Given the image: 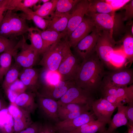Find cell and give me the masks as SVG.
Wrapping results in <instances>:
<instances>
[{"mask_svg":"<svg viewBox=\"0 0 133 133\" xmlns=\"http://www.w3.org/2000/svg\"><path fill=\"white\" fill-rule=\"evenodd\" d=\"M105 75L104 65L95 51L82 62L74 82L77 86L92 94L99 89Z\"/></svg>","mask_w":133,"mask_h":133,"instance_id":"6da1fadb","label":"cell"},{"mask_svg":"<svg viewBox=\"0 0 133 133\" xmlns=\"http://www.w3.org/2000/svg\"><path fill=\"white\" fill-rule=\"evenodd\" d=\"M66 36L51 46L41 54L38 65L52 71H57L60 64L71 50Z\"/></svg>","mask_w":133,"mask_h":133,"instance_id":"7a4b0ae2","label":"cell"},{"mask_svg":"<svg viewBox=\"0 0 133 133\" xmlns=\"http://www.w3.org/2000/svg\"><path fill=\"white\" fill-rule=\"evenodd\" d=\"M26 19L13 11L6 12L0 24V36L13 39L28 32L30 27Z\"/></svg>","mask_w":133,"mask_h":133,"instance_id":"3957f363","label":"cell"},{"mask_svg":"<svg viewBox=\"0 0 133 133\" xmlns=\"http://www.w3.org/2000/svg\"><path fill=\"white\" fill-rule=\"evenodd\" d=\"M112 35L108 31H101L95 48L96 52L103 65L109 67H112L111 60L113 54L116 50L115 46L116 42Z\"/></svg>","mask_w":133,"mask_h":133,"instance_id":"277c9868","label":"cell"},{"mask_svg":"<svg viewBox=\"0 0 133 133\" xmlns=\"http://www.w3.org/2000/svg\"><path fill=\"white\" fill-rule=\"evenodd\" d=\"M85 15L91 18L96 28L100 31H108L112 35L118 33L122 27L123 17L115 13H86Z\"/></svg>","mask_w":133,"mask_h":133,"instance_id":"5b68a950","label":"cell"},{"mask_svg":"<svg viewBox=\"0 0 133 133\" xmlns=\"http://www.w3.org/2000/svg\"><path fill=\"white\" fill-rule=\"evenodd\" d=\"M101 31L96 28L73 48L74 54L82 62L95 51L97 41Z\"/></svg>","mask_w":133,"mask_h":133,"instance_id":"8992f818","label":"cell"},{"mask_svg":"<svg viewBox=\"0 0 133 133\" xmlns=\"http://www.w3.org/2000/svg\"><path fill=\"white\" fill-rule=\"evenodd\" d=\"M94 100L92 94L75 84L70 88L64 95L57 101L59 104L74 103L89 105L91 107Z\"/></svg>","mask_w":133,"mask_h":133,"instance_id":"52a82bcc","label":"cell"},{"mask_svg":"<svg viewBox=\"0 0 133 133\" xmlns=\"http://www.w3.org/2000/svg\"><path fill=\"white\" fill-rule=\"evenodd\" d=\"M75 84L74 81L61 80L53 85H40L36 95L57 101L64 95L70 88Z\"/></svg>","mask_w":133,"mask_h":133,"instance_id":"ba28073f","label":"cell"},{"mask_svg":"<svg viewBox=\"0 0 133 133\" xmlns=\"http://www.w3.org/2000/svg\"><path fill=\"white\" fill-rule=\"evenodd\" d=\"M81 62L70 50L57 70L60 75L61 80L74 81Z\"/></svg>","mask_w":133,"mask_h":133,"instance_id":"9c48e42d","label":"cell"},{"mask_svg":"<svg viewBox=\"0 0 133 133\" xmlns=\"http://www.w3.org/2000/svg\"><path fill=\"white\" fill-rule=\"evenodd\" d=\"M20 49L13 57L15 63L23 68L33 67L39 60L40 55L26 40Z\"/></svg>","mask_w":133,"mask_h":133,"instance_id":"30bf717a","label":"cell"},{"mask_svg":"<svg viewBox=\"0 0 133 133\" xmlns=\"http://www.w3.org/2000/svg\"><path fill=\"white\" fill-rule=\"evenodd\" d=\"M118 106L101 98L94 100L91 108L97 120L107 124L110 122L112 115L115 109Z\"/></svg>","mask_w":133,"mask_h":133,"instance_id":"8fae6325","label":"cell"},{"mask_svg":"<svg viewBox=\"0 0 133 133\" xmlns=\"http://www.w3.org/2000/svg\"><path fill=\"white\" fill-rule=\"evenodd\" d=\"M96 117L92 110L82 114L71 119L60 121L54 126L56 132H72L83 125L96 120Z\"/></svg>","mask_w":133,"mask_h":133,"instance_id":"7c38bea8","label":"cell"},{"mask_svg":"<svg viewBox=\"0 0 133 133\" xmlns=\"http://www.w3.org/2000/svg\"><path fill=\"white\" fill-rule=\"evenodd\" d=\"M89 4L88 0H80L70 12L67 27L64 32L68 37L83 20L87 13Z\"/></svg>","mask_w":133,"mask_h":133,"instance_id":"4fadbf2b","label":"cell"},{"mask_svg":"<svg viewBox=\"0 0 133 133\" xmlns=\"http://www.w3.org/2000/svg\"><path fill=\"white\" fill-rule=\"evenodd\" d=\"M96 28L91 18L85 15L80 24L68 37V41L70 47H75L82 39L91 33Z\"/></svg>","mask_w":133,"mask_h":133,"instance_id":"5bb4252c","label":"cell"},{"mask_svg":"<svg viewBox=\"0 0 133 133\" xmlns=\"http://www.w3.org/2000/svg\"><path fill=\"white\" fill-rule=\"evenodd\" d=\"M91 110L89 105L74 103L58 104V115L61 121L74 118L81 114Z\"/></svg>","mask_w":133,"mask_h":133,"instance_id":"9a60e30c","label":"cell"},{"mask_svg":"<svg viewBox=\"0 0 133 133\" xmlns=\"http://www.w3.org/2000/svg\"><path fill=\"white\" fill-rule=\"evenodd\" d=\"M40 72V70L33 67L21 70L18 78L26 87L27 91L36 94L39 86Z\"/></svg>","mask_w":133,"mask_h":133,"instance_id":"2e32d148","label":"cell"},{"mask_svg":"<svg viewBox=\"0 0 133 133\" xmlns=\"http://www.w3.org/2000/svg\"><path fill=\"white\" fill-rule=\"evenodd\" d=\"M104 78L118 87H124L133 84V72L131 69H120L108 73Z\"/></svg>","mask_w":133,"mask_h":133,"instance_id":"e0dca14e","label":"cell"},{"mask_svg":"<svg viewBox=\"0 0 133 133\" xmlns=\"http://www.w3.org/2000/svg\"><path fill=\"white\" fill-rule=\"evenodd\" d=\"M36 96L38 98L39 108L44 115L51 120L57 122H59L58 104L57 101L48 98Z\"/></svg>","mask_w":133,"mask_h":133,"instance_id":"ac0fdd59","label":"cell"},{"mask_svg":"<svg viewBox=\"0 0 133 133\" xmlns=\"http://www.w3.org/2000/svg\"><path fill=\"white\" fill-rule=\"evenodd\" d=\"M24 36L16 45L12 49L5 51L0 55V82L3 78L11 66L12 57L20 49L26 41Z\"/></svg>","mask_w":133,"mask_h":133,"instance_id":"d6986e66","label":"cell"},{"mask_svg":"<svg viewBox=\"0 0 133 133\" xmlns=\"http://www.w3.org/2000/svg\"><path fill=\"white\" fill-rule=\"evenodd\" d=\"M35 93L26 91L19 95L15 104L18 107L30 114L34 113L37 106L35 100Z\"/></svg>","mask_w":133,"mask_h":133,"instance_id":"ffe728a7","label":"cell"},{"mask_svg":"<svg viewBox=\"0 0 133 133\" xmlns=\"http://www.w3.org/2000/svg\"><path fill=\"white\" fill-rule=\"evenodd\" d=\"M70 16V13L54 14L53 17L50 20L46 29L59 32H64L67 27Z\"/></svg>","mask_w":133,"mask_h":133,"instance_id":"44dd1931","label":"cell"},{"mask_svg":"<svg viewBox=\"0 0 133 133\" xmlns=\"http://www.w3.org/2000/svg\"><path fill=\"white\" fill-rule=\"evenodd\" d=\"M40 33L43 43L41 54L52 45L67 36L65 32H59L48 29L41 30Z\"/></svg>","mask_w":133,"mask_h":133,"instance_id":"7402d4cb","label":"cell"},{"mask_svg":"<svg viewBox=\"0 0 133 133\" xmlns=\"http://www.w3.org/2000/svg\"><path fill=\"white\" fill-rule=\"evenodd\" d=\"M126 106L123 105L118 107L117 113L114 116L112 119L109 123L107 132L113 133L117 128L121 126L128 125V121L125 114Z\"/></svg>","mask_w":133,"mask_h":133,"instance_id":"603a6c76","label":"cell"},{"mask_svg":"<svg viewBox=\"0 0 133 133\" xmlns=\"http://www.w3.org/2000/svg\"><path fill=\"white\" fill-rule=\"evenodd\" d=\"M18 11L23 12L20 15L26 20H32L36 25L42 31L47 29L50 20L45 19L40 17L29 8L22 7Z\"/></svg>","mask_w":133,"mask_h":133,"instance_id":"cb8c5ba5","label":"cell"},{"mask_svg":"<svg viewBox=\"0 0 133 133\" xmlns=\"http://www.w3.org/2000/svg\"><path fill=\"white\" fill-rule=\"evenodd\" d=\"M89 6L87 13H115L110 5L105 0H88Z\"/></svg>","mask_w":133,"mask_h":133,"instance_id":"d4e9b609","label":"cell"},{"mask_svg":"<svg viewBox=\"0 0 133 133\" xmlns=\"http://www.w3.org/2000/svg\"><path fill=\"white\" fill-rule=\"evenodd\" d=\"M61 80L60 75L57 71H52L43 67L40 70L39 86L54 84Z\"/></svg>","mask_w":133,"mask_h":133,"instance_id":"484cf974","label":"cell"},{"mask_svg":"<svg viewBox=\"0 0 133 133\" xmlns=\"http://www.w3.org/2000/svg\"><path fill=\"white\" fill-rule=\"evenodd\" d=\"M106 123L98 120L90 121L81 126L70 133H96L106 130Z\"/></svg>","mask_w":133,"mask_h":133,"instance_id":"4316f807","label":"cell"},{"mask_svg":"<svg viewBox=\"0 0 133 133\" xmlns=\"http://www.w3.org/2000/svg\"><path fill=\"white\" fill-rule=\"evenodd\" d=\"M58 0H52L38 6L35 14L46 19L50 20L54 16Z\"/></svg>","mask_w":133,"mask_h":133,"instance_id":"83f0119b","label":"cell"},{"mask_svg":"<svg viewBox=\"0 0 133 133\" xmlns=\"http://www.w3.org/2000/svg\"><path fill=\"white\" fill-rule=\"evenodd\" d=\"M40 31L37 28L31 27L28 32L31 46L40 55L42 54L43 45Z\"/></svg>","mask_w":133,"mask_h":133,"instance_id":"f1b7e54d","label":"cell"},{"mask_svg":"<svg viewBox=\"0 0 133 133\" xmlns=\"http://www.w3.org/2000/svg\"><path fill=\"white\" fill-rule=\"evenodd\" d=\"M21 68L15 63L11 65L4 76L2 83V86L4 91L18 78Z\"/></svg>","mask_w":133,"mask_h":133,"instance_id":"f546056e","label":"cell"},{"mask_svg":"<svg viewBox=\"0 0 133 133\" xmlns=\"http://www.w3.org/2000/svg\"><path fill=\"white\" fill-rule=\"evenodd\" d=\"M122 40V45L120 49L125 54L127 60L132 62L133 59V35L131 33H127Z\"/></svg>","mask_w":133,"mask_h":133,"instance_id":"4dcf8cb0","label":"cell"},{"mask_svg":"<svg viewBox=\"0 0 133 133\" xmlns=\"http://www.w3.org/2000/svg\"><path fill=\"white\" fill-rule=\"evenodd\" d=\"M80 0H58L54 14L70 13Z\"/></svg>","mask_w":133,"mask_h":133,"instance_id":"1f68e13d","label":"cell"},{"mask_svg":"<svg viewBox=\"0 0 133 133\" xmlns=\"http://www.w3.org/2000/svg\"><path fill=\"white\" fill-rule=\"evenodd\" d=\"M127 60L125 54L122 50H116L112 56L110 63L112 67L120 68L124 65Z\"/></svg>","mask_w":133,"mask_h":133,"instance_id":"d6a6232c","label":"cell"},{"mask_svg":"<svg viewBox=\"0 0 133 133\" xmlns=\"http://www.w3.org/2000/svg\"><path fill=\"white\" fill-rule=\"evenodd\" d=\"M18 42L17 39H10L0 36V53L12 49Z\"/></svg>","mask_w":133,"mask_h":133,"instance_id":"836d02e7","label":"cell"},{"mask_svg":"<svg viewBox=\"0 0 133 133\" xmlns=\"http://www.w3.org/2000/svg\"><path fill=\"white\" fill-rule=\"evenodd\" d=\"M12 0H2L0 3V24L4 17V13L8 10L13 11Z\"/></svg>","mask_w":133,"mask_h":133,"instance_id":"e575fe53","label":"cell"},{"mask_svg":"<svg viewBox=\"0 0 133 133\" xmlns=\"http://www.w3.org/2000/svg\"><path fill=\"white\" fill-rule=\"evenodd\" d=\"M8 88L9 89L18 95L27 91L26 87L19 78L12 83Z\"/></svg>","mask_w":133,"mask_h":133,"instance_id":"d590c367","label":"cell"},{"mask_svg":"<svg viewBox=\"0 0 133 133\" xmlns=\"http://www.w3.org/2000/svg\"><path fill=\"white\" fill-rule=\"evenodd\" d=\"M122 9L125 10L124 16L123 17V21L130 20L133 17V0L130 1L123 7Z\"/></svg>","mask_w":133,"mask_h":133,"instance_id":"8d00e7d4","label":"cell"},{"mask_svg":"<svg viewBox=\"0 0 133 133\" xmlns=\"http://www.w3.org/2000/svg\"><path fill=\"white\" fill-rule=\"evenodd\" d=\"M105 1L109 4L113 10H116L121 8L127 3L130 0H105Z\"/></svg>","mask_w":133,"mask_h":133,"instance_id":"74e56055","label":"cell"},{"mask_svg":"<svg viewBox=\"0 0 133 133\" xmlns=\"http://www.w3.org/2000/svg\"><path fill=\"white\" fill-rule=\"evenodd\" d=\"M128 104L126 107L125 114L128 121V126H133V102Z\"/></svg>","mask_w":133,"mask_h":133,"instance_id":"f35d334b","label":"cell"},{"mask_svg":"<svg viewBox=\"0 0 133 133\" xmlns=\"http://www.w3.org/2000/svg\"><path fill=\"white\" fill-rule=\"evenodd\" d=\"M54 126L48 124L40 125L38 133H55Z\"/></svg>","mask_w":133,"mask_h":133,"instance_id":"ab89813d","label":"cell"},{"mask_svg":"<svg viewBox=\"0 0 133 133\" xmlns=\"http://www.w3.org/2000/svg\"><path fill=\"white\" fill-rule=\"evenodd\" d=\"M39 1V0H21L17 11H18L19 9L22 7L29 8L34 6Z\"/></svg>","mask_w":133,"mask_h":133,"instance_id":"60d3db41","label":"cell"},{"mask_svg":"<svg viewBox=\"0 0 133 133\" xmlns=\"http://www.w3.org/2000/svg\"><path fill=\"white\" fill-rule=\"evenodd\" d=\"M39 126V124L36 123H32L19 133H38Z\"/></svg>","mask_w":133,"mask_h":133,"instance_id":"b9f144b4","label":"cell"},{"mask_svg":"<svg viewBox=\"0 0 133 133\" xmlns=\"http://www.w3.org/2000/svg\"><path fill=\"white\" fill-rule=\"evenodd\" d=\"M4 91L11 103L15 104V101L19 95L9 88Z\"/></svg>","mask_w":133,"mask_h":133,"instance_id":"7bdbcfd3","label":"cell"},{"mask_svg":"<svg viewBox=\"0 0 133 133\" xmlns=\"http://www.w3.org/2000/svg\"><path fill=\"white\" fill-rule=\"evenodd\" d=\"M5 108L3 98L0 93V112L3 109Z\"/></svg>","mask_w":133,"mask_h":133,"instance_id":"ee69618b","label":"cell"},{"mask_svg":"<svg viewBox=\"0 0 133 133\" xmlns=\"http://www.w3.org/2000/svg\"><path fill=\"white\" fill-rule=\"evenodd\" d=\"M128 133H133V126H129Z\"/></svg>","mask_w":133,"mask_h":133,"instance_id":"f6af8a7d","label":"cell"},{"mask_svg":"<svg viewBox=\"0 0 133 133\" xmlns=\"http://www.w3.org/2000/svg\"><path fill=\"white\" fill-rule=\"evenodd\" d=\"M96 133H109L107 131L106 129L103 131L98 132Z\"/></svg>","mask_w":133,"mask_h":133,"instance_id":"bcb514c9","label":"cell"},{"mask_svg":"<svg viewBox=\"0 0 133 133\" xmlns=\"http://www.w3.org/2000/svg\"><path fill=\"white\" fill-rule=\"evenodd\" d=\"M50 1V0H40V1L44 3H46L47 2H48V1Z\"/></svg>","mask_w":133,"mask_h":133,"instance_id":"7dc6e473","label":"cell"},{"mask_svg":"<svg viewBox=\"0 0 133 133\" xmlns=\"http://www.w3.org/2000/svg\"><path fill=\"white\" fill-rule=\"evenodd\" d=\"M57 132L58 133H70L69 132L64 131H59Z\"/></svg>","mask_w":133,"mask_h":133,"instance_id":"c3c4849f","label":"cell"},{"mask_svg":"<svg viewBox=\"0 0 133 133\" xmlns=\"http://www.w3.org/2000/svg\"><path fill=\"white\" fill-rule=\"evenodd\" d=\"M1 1H2V0H0V3L1 2Z\"/></svg>","mask_w":133,"mask_h":133,"instance_id":"681fc988","label":"cell"}]
</instances>
